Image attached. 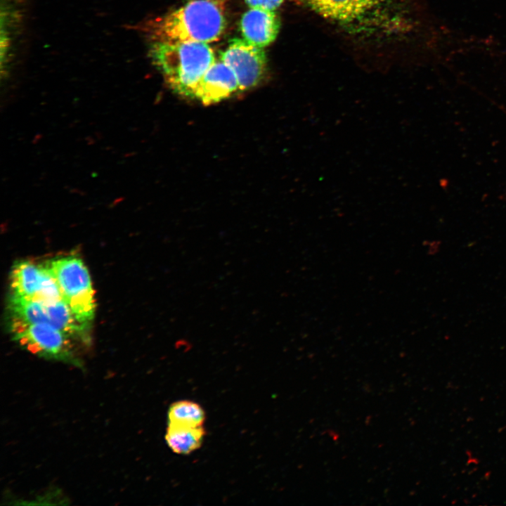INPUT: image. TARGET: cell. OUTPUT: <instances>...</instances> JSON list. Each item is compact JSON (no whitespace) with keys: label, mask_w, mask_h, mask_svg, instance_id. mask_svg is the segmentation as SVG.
<instances>
[{"label":"cell","mask_w":506,"mask_h":506,"mask_svg":"<svg viewBox=\"0 0 506 506\" xmlns=\"http://www.w3.org/2000/svg\"><path fill=\"white\" fill-rule=\"evenodd\" d=\"M205 434L203 426L189 427L168 424L165 440L173 452L187 455L201 446Z\"/></svg>","instance_id":"obj_11"},{"label":"cell","mask_w":506,"mask_h":506,"mask_svg":"<svg viewBox=\"0 0 506 506\" xmlns=\"http://www.w3.org/2000/svg\"><path fill=\"white\" fill-rule=\"evenodd\" d=\"M45 305L51 325L59 329L71 339H87L89 323L80 320L64 300Z\"/></svg>","instance_id":"obj_10"},{"label":"cell","mask_w":506,"mask_h":506,"mask_svg":"<svg viewBox=\"0 0 506 506\" xmlns=\"http://www.w3.org/2000/svg\"><path fill=\"white\" fill-rule=\"evenodd\" d=\"M150 56L169 87L190 98H193L200 78L215 61L213 48L200 42L157 40L152 44Z\"/></svg>","instance_id":"obj_2"},{"label":"cell","mask_w":506,"mask_h":506,"mask_svg":"<svg viewBox=\"0 0 506 506\" xmlns=\"http://www.w3.org/2000/svg\"><path fill=\"white\" fill-rule=\"evenodd\" d=\"M13 338L24 348L39 356L79 365L70 337L46 323H32L12 316L10 323Z\"/></svg>","instance_id":"obj_5"},{"label":"cell","mask_w":506,"mask_h":506,"mask_svg":"<svg viewBox=\"0 0 506 506\" xmlns=\"http://www.w3.org/2000/svg\"><path fill=\"white\" fill-rule=\"evenodd\" d=\"M284 0H245L250 8L274 11L278 8Z\"/></svg>","instance_id":"obj_13"},{"label":"cell","mask_w":506,"mask_h":506,"mask_svg":"<svg viewBox=\"0 0 506 506\" xmlns=\"http://www.w3.org/2000/svg\"><path fill=\"white\" fill-rule=\"evenodd\" d=\"M240 28L244 39L263 48L275 39L280 20L273 11L250 8L242 15Z\"/></svg>","instance_id":"obj_8"},{"label":"cell","mask_w":506,"mask_h":506,"mask_svg":"<svg viewBox=\"0 0 506 506\" xmlns=\"http://www.w3.org/2000/svg\"><path fill=\"white\" fill-rule=\"evenodd\" d=\"M44 265L55 278L63 300L74 315L90 324L96 309L94 292L82 260L70 255L51 259Z\"/></svg>","instance_id":"obj_4"},{"label":"cell","mask_w":506,"mask_h":506,"mask_svg":"<svg viewBox=\"0 0 506 506\" xmlns=\"http://www.w3.org/2000/svg\"><path fill=\"white\" fill-rule=\"evenodd\" d=\"M350 34L394 38L411 30L410 0H298Z\"/></svg>","instance_id":"obj_1"},{"label":"cell","mask_w":506,"mask_h":506,"mask_svg":"<svg viewBox=\"0 0 506 506\" xmlns=\"http://www.w3.org/2000/svg\"><path fill=\"white\" fill-rule=\"evenodd\" d=\"M239 91L233 70L221 60H215L196 84L193 98L204 105L221 101Z\"/></svg>","instance_id":"obj_7"},{"label":"cell","mask_w":506,"mask_h":506,"mask_svg":"<svg viewBox=\"0 0 506 506\" xmlns=\"http://www.w3.org/2000/svg\"><path fill=\"white\" fill-rule=\"evenodd\" d=\"M226 25L220 1L191 0L157 20L154 34L158 41L208 44L220 39Z\"/></svg>","instance_id":"obj_3"},{"label":"cell","mask_w":506,"mask_h":506,"mask_svg":"<svg viewBox=\"0 0 506 506\" xmlns=\"http://www.w3.org/2000/svg\"><path fill=\"white\" fill-rule=\"evenodd\" d=\"M234 72L239 91L253 88L263 78L266 67V57L263 48L245 39H231L221 59Z\"/></svg>","instance_id":"obj_6"},{"label":"cell","mask_w":506,"mask_h":506,"mask_svg":"<svg viewBox=\"0 0 506 506\" xmlns=\"http://www.w3.org/2000/svg\"><path fill=\"white\" fill-rule=\"evenodd\" d=\"M168 420V424L198 427L203 426L205 414L202 408L197 403L182 400L170 406Z\"/></svg>","instance_id":"obj_12"},{"label":"cell","mask_w":506,"mask_h":506,"mask_svg":"<svg viewBox=\"0 0 506 506\" xmlns=\"http://www.w3.org/2000/svg\"><path fill=\"white\" fill-rule=\"evenodd\" d=\"M47 272L45 265H37L27 261L17 263L12 269L11 276L12 294L35 300Z\"/></svg>","instance_id":"obj_9"}]
</instances>
